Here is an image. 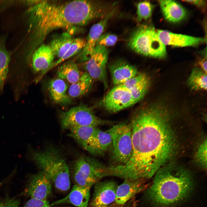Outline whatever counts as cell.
I'll use <instances>...</instances> for the list:
<instances>
[{
    "label": "cell",
    "instance_id": "obj_1",
    "mask_svg": "<svg viewBox=\"0 0 207 207\" xmlns=\"http://www.w3.org/2000/svg\"><path fill=\"white\" fill-rule=\"evenodd\" d=\"M172 117L159 107H148L135 113L129 124L131 156L124 164L112 168L113 175L124 180L149 179L183 152L185 127L177 124Z\"/></svg>",
    "mask_w": 207,
    "mask_h": 207
},
{
    "label": "cell",
    "instance_id": "obj_2",
    "mask_svg": "<svg viewBox=\"0 0 207 207\" xmlns=\"http://www.w3.org/2000/svg\"><path fill=\"white\" fill-rule=\"evenodd\" d=\"M106 2L75 0L64 3L38 0L29 10L31 49L43 43L52 31L82 26L95 19L102 18L109 12Z\"/></svg>",
    "mask_w": 207,
    "mask_h": 207
},
{
    "label": "cell",
    "instance_id": "obj_3",
    "mask_svg": "<svg viewBox=\"0 0 207 207\" xmlns=\"http://www.w3.org/2000/svg\"><path fill=\"white\" fill-rule=\"evenodd\" d=\"M155 175L146 193L147 199L154 205L177 204L188 198L193 191V178L184 168L170 164L160 168Z\"/></svg>",
    "mask_w": 207,
    "mask_h": 207
},
{
    "label": "cell",
    "instance_id": "obj_4",
    "mask_svg": "<svg viewBox=\"0 0 207 207\" xmlns=\"http://www.w3.org/2000/svg\"><path fill=\"white\" fill-rule=\"evenodd\" d=\"M28 152L37 166L57 189L65 191L70 189L69 168L64 158L57 150L52 147L41 151L30 148Z\"/></svg>",
    "mask_w": 207,
    "mask_h": 207
},
{
    "label": "cell",
    "instance_id": "obj_5",
    "mask_svg": "<svg viewBox=\"0 0 207 207\" xmlns=\"http://www.w3.org/2000/svg\"><path fill=\"white\" fill-rule=\"evenodd\" d=\"M128 45L136 53L145 56L161 59L166 55L165 45L151 25L139 26L131 34Z\"/></svg>",
    "mask_w": 207,
    "mask_h": 207
},
{
    "label": "cell",
    "instance_id": "obj_6",
    "mask_svg": "<svg viewBox=\"0 0 207 207\" xmlns=\"http://www.w3.org/2000/svg\"><path fill=\"white\" fill-rule=\"evenodd\" d=\"M111 135L112 166L123 165L129 161L132 153L131 130L130 124L123 123L107 130Z\"/></svg>",
    "mask_w": 207,
    "mask_h": 207
},
{
    "label": "cell",
    "instance_id": "obj_7",
    "mask_svg": "<svg viewBox=\"0 0 207 207\" xmlns=\"http://www.w3.org/2000/svg\"><path fill=\"white\" fill-rule=\"evenodd\" d=\"M60 120L62 129L69 130L84 126L97 127L114 123L97 117L94 113L92 108L83 105L73 107L62 112Z\"/></svg>",
    "mask_w": 207,
    "mask_h": 207
},
{
    "label": "cell",
    "instance_id": "obj_8",
    "mask_svg": "<svg viewBox=\"0 0 207 207\" xmlns=\"http://www.w3.org/2000/svg\"><path fill=\"white\" fill-rule=\"evenodd\" d=\"M104 177L102 164L95 159L81 156L74 166V177L76 184L90 188Z\"/></svg>",
    "mask_w": 207,
    "mask_h": 207
},
{
    "label": "cell",
    "instance_id": "obj_9",
    "mask_svg": "<svg viewBox=\"0 0 207 207\" xmlns=\"http://www.w3.org/2000/svg\"><path fill=\"white\" fill-rule=\"evenodd\" d=\"M109 51L106 47L97 45L89 58L86 62L85 69L92 80L102 83L104 88L108 87L106 66Z\"/></svg>",
    "mask_w": 207,
    "mask_h": 207
},
{
    "label": "cell",
    "instance_id": "obj_10",
    "mask_svg": "<svg viewBox=\"0 0 207 207\" xmlns=\"http://www.w3.org/2000/svg\"><path fill=\"white\" fill-rule=\"evenodd\" d=\"M136 103L130 91L120 85L115 86L111 89L102 101L105 109L112 113L118 112Z\"/></svg>",
    "mask_w": 207,
    "mask_h": 207
},
{
    "label": "cell",
    "instance_id": "obj_11",
    "mask_svg": "<svg viewBox=\"0 0 207 207\" xmlns=\"http://www.w3.org/2000/svg\"><path fill=\"white\" fill-rule=\"evenodd\" d=\"M26 191L31 198L47 200L51 193V182L46 174L41 171L30 177Z\"/></svg>",
    "mask_w": 207,
    "mask_h": 207
},
{
    "label": "cell",
    "instance_id": "obj_12",
    "mask_svg": "<svg viewBox=\"0 0 207 207\" xmlns=\"http://www.w3.org/2000/svg\"><path fill=\"white\" fill-rule=\"evenodd\" d=\"M114 12V10H112L91 27L85 45L79 55V57L81 61L86 62L89 58L96 46L98 40L102 34L108 21Z\"/></svg>",
    "mask_w": 207,
    "mask_h": 207
},
{
    "label": "cell",
    "instance_id": "obj_13",
    "mask_svg": "<svg viewBox=\"0 0 207 207\" xmlns=\"http://www.w3.org/2000/svg\"><path fill=\"white\" fill-rule=\"evenodd\" d=\"M95 184L91 207H107L115 201L117 187L115 182H97Z\"/></svg>",
    "mask_w": 207,
    "mask_h": 207
},
{
    "label": "cell",
    "instance_id": "obj_14",
    "mask_svg": "<svg viewBox=\"0 0 207 207\" xmlns=\"http://www.w3.org/2000/svg\"><path fill=\"white\" fill-rule=\"evenodd\" d=\"M157 32L160 41L165 45L181 47L194 46L206 41L204 38L174 33L166 30H158Z\"/></svg>",
    "mask_w": 207,
    "mask_h": 207
},
{
    "label": "cell",
    "instance_id": "obj_15",
    "mask_svg": "<svg viewBox=\"0 0 207 207\" xmlns=\"http://www.w3.org/2000/svg\"><path fill=\"white\" fill-rule=\"evenodd\" d=\"M145 179L124 180L116 188L115 202L122 205L132 197L144 190L147 187Z\"/></svg>",
    "mask_w": 207,
    "mask_h": 207
},
{
    "label": "cell",
    "instance_id": "obj_16",
    "mask_svg": "<svg viewBox=\"0 0 207 207\" xmlns=\"http://www.w3.org/2000/svg\"><path fill=\"white\" fill-rule=\"evenodd\" d=\"M109 70L113 84L121 85L138 73L137 68L123 60H119L112 64Z\"/></svg>",
    "mask_w": 207,
    "mask_h": 207
},
{
    "label": "cell",
    "instance_id": "obj_17",
    "mask_svg": "<svg viewBox=\"0 0 207 207\" xmlns=\"http://www.w3.org/2000/svg\"><path fill=\"white\" fill-rule=\"evenodd\" d=\"M54 53L49 45L43 43L33 52L32 67L34 72H42L46 70L53 62Z\"/></svg>",
    "mask_w": 207,
    "mask_h": 207
},
{
    "label": "cell",
    "instance_id": "obj_18",
    "mask_svg": "<svg viewBox=\"0 0 207 207\" xmlns=\"http://www.w3.org/2000/svg\"><path fill=\"white\" fill-rule=\"evenodd\" d=\"M90 188L82 187L75 184L66 196L57 200L51 206L70 204L77 207H87L90 197Z\"/></svg>",
    "mask_w": 207,
    "mask_h": 207
},
{
    "label": "cell",
    "instance_id": "obj_19",
    "mask_svg": "<svg viewBox=\"0 0 207 207\" xmlns=\"http://www.w3.org/2000/svg\"><path fill=\"white\" fill-rule=\"evenodd\" d=\"M159 2L163 16L168 21L178 22L186 17V10L177 2L170 0H160Z\"/></svg>",
    "mask_w": 207,
    "mask_h": 207
},
{
    "label": "cell",
    "instance_id": "obj_20",
    "mask_svg": "<svg viewBox=\"0 0 207 207\" xmlns=\"http://www.w3.org/2000/svg\"><path fill=\"white\" fill-rule=\"evenodd\" d=\"M112 145V138L109 133L98 128L87 151L93 155H102L111 149Z\"/></svg>",
    "mask_w": 207,
    "mask_h": 207
},
{
    "label": "cell",
    "instance_id": "obj_21",
    "mask_svg": "<svg viewBox=\"0 0 207 207\" xmlns=\"http://www.w3.org/2000/svg\"><path fill=\"white\" fill-rule=\"evenodd\" d=\"M98 128L92 126L76 127L69 130V135L87 151Z\"/></svg>",
    "mask_w": 207,
    "mask_h": 207
},
{
    "label": "cell",
    "instance_id": "obj_22",
    "mask_svg": "<svg viewBox=\"0 0 207 207\" xmlns=\"http://www.w3.org/2000/svg\"><path fill=\"white\" fill-rule=\"evenodd\" d=\"M68 87L64 80L58 77L49 82L48 90L52 99L55 103H60L67 101L68 99L66 93Z\"/></svg>",
    "mask_w": 207,
    "mask_h": 207
},
{
    "label": "cell",
    "instance_id": "obj_23",
    "mask_svg": "<svg viewBox=\"0 0 207 207\" xmlns=\"http://www.w3.org/2000/svg\"><path fill=\"white\" fill-rule=\"evenodd\" d=\"M73 39L71 34L69 32H65L53 39L49 45L54 56L59 59L68 50Z\"/></svg>",
    "mask_w": 207,
    "mask_h": 207
},
{
    "label": "cell",
    "instance_id": "obj_24",
    "mask_svg": "<svg viewBox=\"0 0 207 207\" xmlns=\"http://www.w3.org/2000/svg\"><path fill=\"white\" fill-rule=\"evenodd\" d=\"M92 80L87 72L83 73L79 80L69 87L68 91L69 96L77 98L86 94L91 88Z\"/></svg>",
    "mask_w": 207,
    "mask_h": 207
},
{
    "label": "cell",
    "instance_id": "obj_25",
    "mask_svg": "<svg viewBox=\"0 0 207 207\" xmlns=\"http://www.w3.org/2000/svg\"><path fill=\"white\" fill-rule=\"evenodd\" d=\"M57 74L58 78L66 80L72 84L78 81L83 73L77 64L71 61L65 63L59 67Z\"/></svg>",
    "mask_w": 207,
    "mask_h": 207
},
{
    "label": "cell",
    "instance_id": "obj_26",
    "mask_svg": "<svg viewBox=\"0 0 207 207\" xmlns=\"http://www.w3.org/2000/svg\"><path fill=\"white\" fill-rule=\"evenodd\" d=\"M207 81V73L200 68L196 67L192 70L187 83L189 86L193 90H206Z\"/></svg>",
    "mask_w": 207,
    "mask_h": 207
},
{
    "label": "cell",
    "instance_id": "obj_27",
    "mask_svg": "<svg viewBox=\"0 0 207 207\" xmlns=\"http://www.w3.org/2000/svg\"><path fill=\"white\" fill-rule=\"evenodd\" d=\"M86 43V41L83 38L80 37L74 38L70 47L65 54L57 60L53 62L46 70L42 72V76L49 70L82 50L85 47Z\"/></svg>",
    "mask_w": 207,
    "mask_h": 207
},
{
    "label": "cell",
    "instance_id": "obj_28",
    "mask_svg": "<svg viewBox=\"0 0 207 207\" xmlns=\"http://www.w3.org/2000/svg\"><path fill=\"white\" fill-rule=\"evenodd\" d=\"M10 59V53L4 43L0 41V90L2 89L7 77Z\"/></svg>",
    "mask_w": 207,
    "mask_h": 207
},
{
    "label": "cell",
    "instance_id": "obj_29",
    "mask_svg": "<svg viewBox=\"0 0 207 207\" xmlns=\"http://www.w3.org/2000/svg\"><path fill=\"white\" fill-rule=\"evenodd\" d=\"M150 80L147 76L137 85L129 91L136 103L144 97L150 85Z\"/></svg>",
    "mask_w": 207,
    "mask_h": 207
},
{
    "label": "cell",
    "instance_id": "obj_30",
    "mask_svg": "<svg viewBox=\"0 0 207 207\" xmlns=\"http://www.w3.org/2000/svg\"><path fill=\"white\" fill-rule=\"evenodd\" d=\"M154 6L148 1H144L138 3L137 6V19L140 22L150 18L152 14Z\"/></svg>",
    "mask_w": 207,
    "mask_h": 207
},
{
    "label": "cell",
    "instance_id": "obj_31",
    "mask_svg": "<svg viewBox=\"0 0 207 207\" xmlns=\"http://www.w3.org/2000/svg\"><path fill=\"white\" fill-rule=\"evenodd\" d=\"M207 139L200 143L195 153V158L197 163L204 169L207 168Z\"/></svg>",
    "mask_w": 207,
    "mask_h": 207
},
{
    "label": "cell",
    "instance_id": "obj_32",
    "mask_svg": "<svg viewBox=\"0 0 207 207\" xmlns=\"http://www.w3.org/2000/svg\"><path fill=\"white\" fill-rule=\"evenodd\" d=\"M118 40V37L115 35L106 33L102 34L98 40L96 45H100L106 47L113 46Z\"/></svg>",
    "mask_w": 207,
    "mask_h": 207
},
{
    "label": "cell",
    "instance_id": "obj_33",
    "mask_svg": "<svg viewBox=\"0 0 207 207\" xmlns=\"http://www.w3.org/2000/svg\"><path fill=\"white\" fill-rule=\"evenodd\" d=\"M147 76L145 73H139L137 74L130 78L124 83L120 85L130 91Z\"/></svg>",
    "mask_w": 207,
    "mask_h": 207
},
{
    "label": "cell",
    "instance_id": "obj_34",
    "mask_svg": "<svg viewBox=\"0 0 207 207\" xmlns=\"http://www.w3.org/2000/svg\"><path fill=\"white\" fill-rule=\"evenodd\" d=\"M23 207H60L51 206L47 200L31 198Z\"/></svg>",
    "mask_w": 207,
    "mask_h": 207
},
{
    "label": "cell",
    "instance_id": "obj_35",
    "mask_svg": "<svg viewBox=\"0 0 207 207\" xmlns=\"http://www.w3.org/2000/svg\"><path fill=\"white\" fill-rule=\"evenodd\" d=\"M20 202L14 198L6 197L0 200V207H19Z\"/></svg>",
    "mask_w": 207,
    "mask_h": 207
},
{
    "label": "cell",
    "instance_id": "obj_36",
    "mask_svg": "<svg viewBox=\"0 0 207 207\" xmlns=\"http://www.w3.org/2000/svg\"><path fill=\"white\" fill-rule=\"evenodd\" d=\"M184 1L195 5L198 6H203L205 3V1L202 0H184Z\"/></svg>",
    "mask_w": 207,
    "mask_h": 207
},
{
    "label": "cell",
    "instance_id": "obj_37",
    "mask_svg": "<svg viewBox=\"0 0 207 207\" xmlns=\"http://www.w3.org/2000/svg\"><path fill=\"white\" fill-rule=\"evenodd\" d=\"M199 64L201 68L205 72L207 73V60L206 57L199 62Z\"/></svg>",
    "mask_w": 207,
    "mask_h": 207
}]
</instances>
